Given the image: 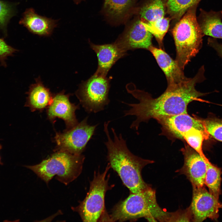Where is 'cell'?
Here are the masks:
<instances>
[{
	"instance_id": "1",
	"label": "cell",
	"mask_w": 222,
	"mask_h": 222,
	"mask_svg": "<svg viewBox=\"0 0 222 222\" xmlns=\"http://www.w3.org/2000/svg\"><path fill=\"white\" fill-rule=\"evenodd\" d=\"M205 69L203 66L196 74L182 85L171 89H166L160 96L153 98L144 91L137 89L132 83L127 84L126 88L128 93L139 101L138 103H128L122 102L131 108L124 111V116H135L136 119L130 125V129L138 130L140 124L151 118L156 120L167 116L187 113V107L193 101H204L199 97L207 93L197 91V83L203 81L205 78Z\"/></svg>"
},
{
	"instance_id": "2",
	"label": "cell",
	"mask_w": 222,
	"mask_h": 222,
	"mask_svg": "<svg viewBox=\"0 0 222 222\" xmlns=\"http://www.w3.org/2000/svg\"><path fill=\"white\" fill-rule=\"evenodd\" d=\"M110 122L108 121L104 124V131L107 138L105 144L107 150V157L109 163L131 193L140 192L149 187L142 179V170L145 166L154 162L143 159L132 153L121 134L118 135L113 128H111L113 135L112 138L108 130Z\"/></svg>"
},
{
	"instance_id": "3",
	"label": "cell",
	"mask_w": 222,
	"mask_h": 222,
	"mask_svg": "<svg viewBox=\"0 0 222 222\" xmlns=\"http://www.w3.org/2000/svg\"><path fill=\"white\" fill-rule=\"evenodd\" d=\"M173 213L165 212L158 204L155 191L150 187L138 193H131L113 208L109 219L112 221L134 220L140 218L161 221H172Z\"/></svg>"
},
{
	"instance_id": "4",
	"label": "cell",
	"mask_w": 222,
	"mask_h": 222,
	"mask_svg": "<svg viewBox=\"0 0 222 222\" xmlns=\"http://www.w3.org/2000/svg\"><path fill=\"white\" fill-rule=\"evenodd\" d=\"M196 7L189 9L172 30L176 51L175 60L183 70L202 46L204 35L196 17Z\"/></svg>"
},
{
	"instance_id": "5",
	"label": "cell",
	"mask_w": 222,
	"mask_h": 222,
	"mask_svg": "<svg viewBox=\"0 0 222 222\" xmlns=\"http://www.w3.org/2000/svg\"><path fill=\"white\" fill-rule=\"evenodd\" d=\"M55 152L39 163L25 166L47 183L56 176L57 180L67 185L81 173L85 157L82 154H74L61 151Z\"/></svg>"
},
{
	"instance_id": "6",
	"label": "cell",
	"mask_w": 222,
	"mask_h": 222,
	"mask_svg": "<svg viewBox=\"0 0 222 222\" xmlns=\"http://www.w3.org/2000/svg\"><path fill=\"white\" fill-rule=\"evenodd\" d=\"M110 167L108 163L103 173L94 172L85 198L78 206L72 207V210L79 213L83 221H97L104 213L105 194L112 187L109 185V175L106 177Z\"/></svg>"
},
{
	"instance_id": "7",
	"label": "cell",
	"mask_w": 222,
	"mask_h": 222,
	"mask_svg": "<svg viewBox=\"0 0 222 222\" xmlns=\"http://www.w3.org/2000/svg\"><path fill=\"white\" fill-rule=\"evenodd\" d=\"M112 79L111 76L109 78L94 73L80 85L76 94L86 112L97 113L103 110L109 104Z\"/></svg>"
},
{
	"instance_id": "8",
	"label": "cell",
	"mask_w": 222,
	"mask_h": 222,
	"mask_svg": "<svg viewBox=\"0 0 222 222\" xmlns=\"http://www.w3.org/2000/svg\"><path fill=\"white\" fill-rule=\"evenodd\" d=\"M86 117L73 127L63 133H56L54 141L56 144L55 151H61L72 154H81L94 135L98 124L91 125Z\"/></svg>"
},
{
	"instance_id": "9",
	"label": "cell",
	"mask_w": 222,
	"mask_h": 222,
	"mask_svg": "<svg viewBox=\"0 0 222 222\" xmlns=\"http://www.w3.org/2000/svg\"><path fill=\"white\" fill-rule=\"evenodd\" d=\"M220 203L204 186L193 188V195L190 209L191 220L202 222L207 218L216 220L219 216Z\"/></svg>"
},
{
	"instance_id": "10",
	"label": "cell",
	"mask_w": 222,
	"mask_h": 222,
	"mask_svg": "<svg viewBox=\"0 0 222 222\" xmlns=\"http://www.w3.org/2000/svg\"><path fill=\"white\" fill-rule=\"evenodd\" d=\"M152 35L147 29L143 21L138 19L129 25L114 43L126 52L138 48L149 50L152 45Z\"/></svg>"
},
{
	"instance_id": "11",
	"label": "cell",
	"mask_w": 222,
	"mask_h": 222,
	"mask_svg": "<svg viewBox=\"0 0 222 222\" xmlns=\"http://www.w3.org/2000/svg\"><path fill=\"white\" fill-rule=\"evenodd\" d=\"M181 151L184 157V163L179 172L185 175L190 181L193 188L204 186L207 165L206 161L188 144H185Z\"/></svg>"
},
{
	"instance_id": "12",
	"label": "cell",
	"mask_w": 222,
	"mask_h": 222,
	"mask_svg": "<svg viewBox=\"0 0 222 222\" xmlns=\"http://www.w3.org/2000/svg\"><path fill=\"white\" fill-rule=\"evenodd\" d=\"M156 120L165 132L177 138L183 139L184 134L193 128L199 129L208 134L202 119L192 117L188 113L164 117Z\"/></svg>"
},
{
	"instance_id": "13",
	"label": "cell",
	"mask_w": 222,
	"mask_h": 222,
	"mask_svg": "<svg viewBox=\"0 0 222 222\" xmlns=\"http://www.w3.org/2000/svg\"><path fill=\"white\" fill-rule=\"evenodd\" d=\"M149 50L165 74L167 82L166 89H173L181 86L189 80V78L185 76L183 70L176 60L163 50L152 45Z\"/></svg>"
},
{
	"instance_id": "14",
	"label": "cell",
	"mask_w": 222,
	"mask_h": 222,
	"mask_svg": "<svg viewBox=\"0 0 222 222\" xmlns=\"http://www.w3.org/2000/svg\"><path fill=\"white\" fill-rule=\"evenodd\" d=\"M79 108L78 105L71 103L68 95L61 92L53 97L51 102L47 107V117L51 121L56 118L63 119L66 124V130H68L78 123L75 112Z\"/></svg>"
},
{
	"instance_id": "15",
	"label": "cell",
	"mask_w": 222,
	"mask_h": 222,
	"mask_svg": "<svg viewBox=\"0 0 222 222\" xmlns=\"http://www.w3.org/2000/svg\"><path fill=\"white\" fill-rule=\"evenodd\" d=\"M90 47L96 53L98 66L94 73L106 76L112 66L120 59L125 56L126 52L121 49L114 43L101 45L89 41Z\"/></svg>"
},
{
	"instance_id": "16",
	"label": "cell",
	"mask_w": 222,
	"mask_h": 222,
	"mask_svg": "<svg viewBox=\"0 0 222 222\" xmlns=\"http://www.w3.org/2000/svg\"><path fill=\"white\" fill-rule=\"evenodd\" d=\"M58 21L37 14L32 8L27 9L23 13L19 24L31 33L42 36L51 35L57 25Z\"/></svg>"
},
{
	"instance_id": "17",
	"label": "cell",
	"mask_w": 222,
	"mask_h": 222,
	"mask_svg": "<svg viewBox=\"0 0 222 222\" xmlns=\"http://www.w3.org/2000/svg\"><path fill=\"white\" fill-rule=\"evenodd\" d=\"M136 0H105L103 7L104 15L114 23L125 22L133 12Z\"/></svg>"
},
{
	"instance_id": "18",
	"label": "cell",
	"mask_w": 222,
	"mask_h": 222,
	"mask_svg": "<svg viewBox=\"0 0 222 222\" xmlns=\"http://www.w3.org/2000/svg\"><path fill=\"white\" fill-rule=\"evenodd\" d=\"M200 11L198 21L204 35L222 39V10Z\"/></svg>"
},
{
	"instance_id": "19",
	"label": "cell",
	"mask_w": 222,
	"mask_h": 222,
	"mask_svg": "<svg viewBox=\"0 0 222 222\" xmlns=\"http://www.w3.org/2000/svg\"><path fill=\"white\" fill-rule=\"evenodd\" d=\"M27 94L25 106L32 111L42 110L51 104L53 97L49 89L39 80L30 86Z\"/></svg>"
},
{
	"instance_id": "20",
	"label": "cell",
	"mask_w": 222,
	"mask_h": 222,
	"mask_svg": "<svg viewBox=\"0 0 222 222\" xmlns=\"http://www.w3.org/2000/svg\"><path fill=\"white\" fill-rule=\"evenodd\" d=\"M165 9L163 0H151L140 8L139 14L141 20L150 23L164 17Z\"/></svg>"
},
{
	"instance_id": "21",
	"label": "cell",
	"mask_w": 222,
	"mask_h": 222,
	"mask_svg": "<svg viewBox=\"0 0 222 222\" xmlns=\"http://www.w3.org/2000/svg\"><path fill=\"white\" fill-rule=\"evenodd\" d=\"M206 163L207 171L204 184L208 187L209 191L219 200L221 194V169L212 164L209 160L206 161Z\"/></svg>"
},
{
	"instance_id": "22",
	"label": "cell",
	"mask_w": 222,
	"mask_h": 222,
	"mask_svg": "<svg viewBox=\"0 0 222 222\" xmlns=\"http://www.w3.org/2000/svg\"><path fill=\"white\" fill-rule=\"evenodd\" d=\"M209 136L207 133L199 129L193 128L184 134L183 139L205 160L207 161L209 160L204 153L202 146L204 140L208 139Z\"/></svg>"
},
{
	"instance_id": "23",
	"label": "cell",
	"mask_w": 222,
	"mask_h": 222,
	"mask_svg": "<svg viewBox=\"0 0 222 222\" xmlns=\"http://www.w3.org/2000/svg\"><path fill=\"white\" fill-rule=\"evenodd\" d=\"M201 0H167L169 14L173 18L179 19L190 9L197 6Z\"/></svg>"
},
{
	"instance_id": "24",
	"label": "cell",
	"mask_w": 222,
	"mask_h": 222,
	"mask_svg": "<svg viewBox=\"0 0 222 222\" xmlns=\"http://www.w3.org/2000/svg\"><path fill=\"white\" fill-rule=\"evenodd\" d=\"M142 21L147 29L155 37L159 45H162L163 38L169 28L170 19L164 17L150 23Z\"/></svg>"
},
{
	"instance_id": "25",
	"label": "cell",
	"mask_w": 222,
	"mask_h": 222,
	"mask_svg": "<svg viewBox=\"0 0 222 222\" xmlns=\"http://www.w3.org/2000/svg\"><path fill=\"white\" fill-rule=\"evenodd\" d=\"M16 13L14 4L0 0V31L6 33L8 23Z\"/></svg>"
},
{
	"instance_id": "26",
	"label": "cell",
	"mask_w": 222,
	"mask_h": 222,
	"mask_svg": "<svg viewBox=\"0 0 222 222\" xmlns=\"http://www.w3.org/2000/svg\"><path fill=\"white\" fill-rule=\"evenodd\" d=\"M201 119L209 135L216 140L222 142V119L215 117Z\"/></svg>"
},
{
	"instance_id": "27",
	"label": "cell",
	"mask_w": 222,
	"mask_h": 222,
	"mask_svg": "<svg viewBox=\"0 0 222 222\" xmlns=\"http://www.w3.org/2000/svg\"><path fill=\"white\" fill-rule=\"evenodd\" d=\"M16 50L8 45L4 40L0 38V61L5 64L7 57L12 55Z\"/></svg>"
},
{
	"instance_id": "28",
	"label": "cell",
	"mask_w": 222,
	"mask_h": 222,
	"mask_svg": "<svg viewBox=\"0 0 222 222\" xmlns=\"http://www.w3.org/2000/svg\"><path fill=\"white\" fill-rule=\"evenodd\" d=\"M208 44L216 51L218 55L222 59V43H219L216 39L210 37L208 38Z\"/></svg>"
},
{
	"instance_id": "29",
	"label": "cell",
	"mask_w": 222,
	"mask_h": 222,
	"mask_svg": "<svg viewBox=\"0 0 222 222\" xmlns=\"http://www.w3.org/2000/svg\"><path fill=\"white\" fill-rule=\"evenodd\" d=\"M75 3L76 4H78L81 1H82L83 0H73Z\"/></svg>"
},
{
	"instance_id": "30",
	"label": "cell",
	"mask_w": 222,
	"mask_h": 222,
	"mask_svg": "<svg viewBox=\"0 0 222 222\" xmlns=\"http://www.w3.org/2000/svg\"><path fill=\"white\" fill-rule=\"evenodd\" d=\"M2 149V146L0 144V150ZM3 164L2 163L1 161V158L0 156V165H2Z\"/></svg>"
},
{
	"instance_id": "31",
	"label": "cell",
	"mask_w": 222,
	"mask_h": 222,
	"mask_svg": "<svg viewBox=\"0 0 222 222\" xmlns=\"http://www.w3.org/2000/svg\"><path fill=\"white\" fill-rule=\"evenodd\" d=\"M220 208H222V203H220Z\"/></svg>"
}]
</instances>
